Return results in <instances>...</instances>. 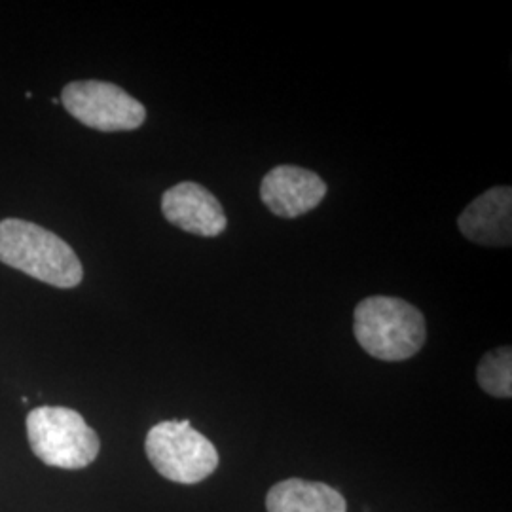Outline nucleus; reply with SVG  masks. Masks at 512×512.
<instances>
[{
	"instance_id": "f03ea898",
	"label": "nucleus",
	"mask_w": 512,
	"mask_h": 512,
	"mask_svg": "<svg viewBox=\"0 0 512 512\" xmlns=\"http://www.w3.org/2000/svg\"><path fill=\"white\" fill-rule=\"evenodd\" d=\"M353 332L370 357L397 363L423 348L427 323L423 313L403 298L368 296L355 308Z\"/></svg>"
},
{
	"instance_id": "9d476101",
	"label": "nucleus",
	"mask_w": 512,
	"mask_h": 512,
	"mask_svg": "<svg viewBox=\"0 0 512 512\" xmlns=\"http://www.w3.org/2000/svg\"><path fill=\"white\" fill-rule=\"evenodd\" d=\"M478 385L492 397H512V351L511 346L497 348L482 357L476 368Z\"/></svg>"
},
{
	"instance_id": "7ed1b4c3",
	"label": "nucleus",
	"mask_w": 512,
	"mask_h": 512,
	"mask_svg": "<svg viewBox=\"0 0 512 512\" xmlns=\"http://www.w3.org/2000/svg\"><path fill=\"white\" fill-rule=\"evenodd\" d=\"M29 444L40 461L59 469H84L99 456L101 442L86 420L65 406H38L27 416Z\"/></svg>"
},
{
	"instance_id": "0eeeda50",
	"label": "nucleus",
	"mask_w": 512,
	"mask_h": 512,
	"mask_svg": "<svg viewBox=\"0 0 512 512\" xmlns=\"http://www.w3.org/2000/svg\"><path fill=\"white\" fill-rule=\"evenodd\" d=\"M162 213L173 226L202 238H217L228 226L219 200L202 184L188 181L165 190Z\"/></svg>"
},
{
	"instance_id": "6e6552de",
	"label": "nucleus",
	"mask_w": 512,
	"mask_h": 512,
	"mask_svg": "<svg viewBox=\"0 0 512 512\" xmlns=\"http://www.w3.org/2000/svg\"><path fill=\"white\" fill-rule=\"evenodd\" d=\"M459 230L465 238L486 247H509L512 241L511 186H495L469 203L459 215Z\"/></svg>"
},
{
	"instance_id": "423d86ee",
	"label": "nucleus",
	"mask_w": 512,
	"mask_h": 512,
	"mask_svg": "<svg viewBox=\"0 0 512 512\" xmlns=\"http://www.w3.org/2000/svg\"><path fill=\"white\" fill-rule=\"evenodd\" d=\"M327 196V183L310 169L277 165L260 184V200L281 219H296L313 211Z\"/></svg>"
},
{
	"instance_id": "20e7f679",
	"label": "nucleus",
	"mask_w": 512,
	"mask_h": 512,
	"mask_svg": "<svg viewBox=\"0 0 512 512\" xmlns=\"http://www.w3.org/2000/svg\"><path fill=\"white\" fill-rule=\"evenodd\" d=\"M145 450L152 467L177 484H198L219 467L215 444L188 420H167L148 431Z\"/></svg>"
},
{
	"instance_id": "39448f33",
	"label": "nucleus",
	"mask_w": 512,
	"mask_h": 512,
	"mask_svg": "<svg viewBox=\"0 0 512 512\" xmlns=\"http://www.w3.org/2000/svg\"><path fill=\"white\" fill-rule=\"evenodd\" d=\"M61 103L80 124L97 131H133L147 120V109L116 84L80 80L65 86Z\"/></svg>"
},
{
	"instance_id": "1a4fd4ad",
	"label": "nucleus",
	"mask_w": 512,
	"mask_h": 512,
	"mask_svg": "<svg viewBox=\"0 0 512 512\" xmlns=\"http://www.w3.org/2000/svg\"><path fill=\"white\" fill-rule=\"evenodd\" d=\"M268 512H348L344 495L329 484L287 478L266 495Z\"/></svg>"
},
{
	"instance_id": "f257e3e1",
	"label": "nucleus",
	"mask_w": 512,
	"mask_h": 512,
	"mask_svg": "<svg viewBox=\"0 0 512 512\" xmlns=\"http://www.w3.org/2000/svg\"><path fill=\"white\" fill-rule=\"evenodd\" d=\"M0 262L59 289L78 287L84 277L73 247L29 220H0Z\"/></svg>"
}]
</instances>
